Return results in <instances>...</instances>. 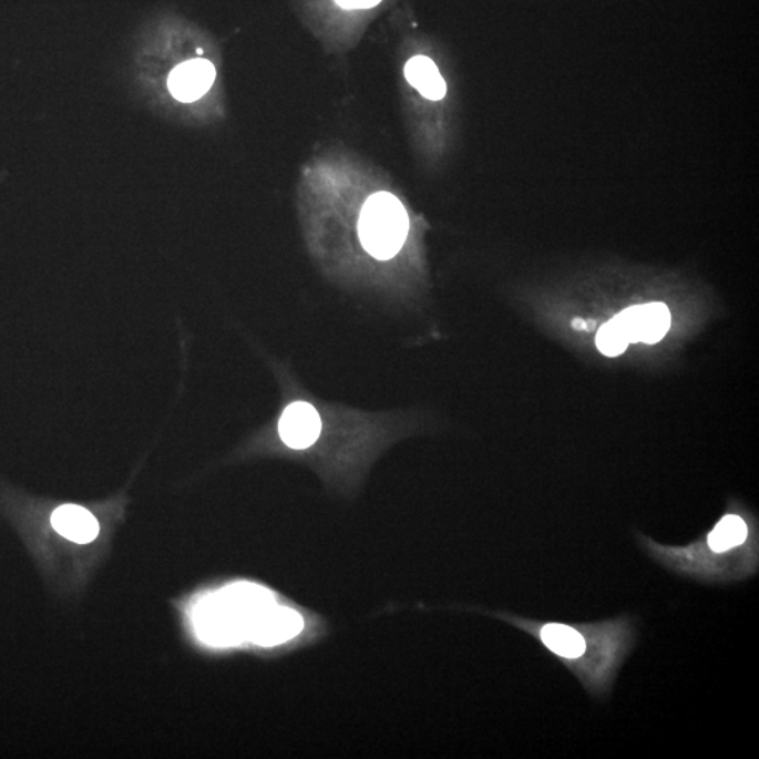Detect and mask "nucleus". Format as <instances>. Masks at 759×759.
Returning a JSON list of instances; mask_svg holds the SVG:
<instances>
[{
	"instance_id": "f257e3e1",
	"label": "nucleus",
	"mask_w": 759,
	"mask_h": 759,
	"mask_svg": "<svg viewBox=\"0 0 759 759\" xmlns=\"http://www.w3.org/2000/svg\"><path fill=\"white\" fill-rule=\"evenodd\" d=\"M271 606L268 589L253 584L228 586L196 607V632L212 646H233L249 637L256 620Z\"/></svg>"
},
{
	"instance_id": "f03ea898",
	"label": "nucleus",
	"mask_w": 759,
	"mask_h": 759,
	"mask_svg": "<svg viewBox=\"0 0 759 759\" xmlns=\"http://www.w3.org/2000/svg\"><path fill=\"white\" fill-rule=\"evenodd\" d=\"M410 214L401 198L390 191H376L360 208L358 235L366 253L390 260L401 253L410 234Z\"/></svg>"
},
{
	"instance_id": "7ed1b4c3",
	"label": "nucleus",
	"mask_w": 759,
	"mask_h": 759,
	"mask_svg": "<svg viewBox=\"0 0 759 759\" xmlns=\"http://www.w3.org/2000/svg\"><path fill=\"white\" fill-rule=\"evenodd\" d=\"M402 76L411 91L420 98L418 104H431L433 112L449 107L450 88L441 64L431 55L412 54L402 65Z\"/></svg>"
},
{
	"instance_id": "20e7f679",
	"label": "nucleus",
	"mask_w": 759,
	"mask_h": 759,
	"mask_svg": "<svg viewBox=\"0 0 759 759\" xmlns=\"http://www.w3.org/2000/svg\"><path fill=\"white\" fill-rule=\"evenodd\" d=\"M629 343H657L671 327V312L666 304L650 302L627 308L615 317Z\"/></svg>"
},
{
	"instance_id": "39448f33",
	"label": "nucleus",
	"mask_w": 759,
	"mask_h": 759,
	"mask_svg": "<svg viewBox=\"0 0 759 759\" xmlns=\"http://www.w3.org/2000/svg\"><path fill=\"white\" fill-rule=\"evenodd\" d=\"M322 422L316 408L308 402H293L279 421L281 441L291 449L312 447L321 433Z\"/></svg>"
},
{
	"instance_id": "423d86ee",
	"label": "nucleus",
	"mask_w": 759,
	"mask_h": 759,
	"mask_svg": "<svg viewBox=\"0 0 759 759\" xmlns=\"http://www.w3.org/2000/svg\"><path fill=\"white\" fill-rule=\"evenodd\" d=\"M216 68L207 60L183 62L170 76V91L177 101L196 102L211 91L216 81Z\"/></svg>"
},
{
	"instance_id": "0eeeda50",
	"label": "nucleus",
	"mask_w": 759,
	"mask_h": 759,
	"mask_svg": "<svg viewBox=\"0 0 759 759\" xmlns=\"http://www.w3.org/2000/svg\"><path fill=\"white\" fill-rule=\"evenodd\" d=\"M301 630L302 617L297 612L271 606L256 620L248 638L259 646L271 647L291 640Z\"/></svg>"
},
{
	"instance_id": "6e6552de",
	"label": "nucleus",
	"mask_w": 759,
	"mask_h": 759,
	"mask_svg": "<svg viewBox=\"0 0 759 759\" xmlns=\"http://www.w3.org/2000/svg\"><path fill=\"white\" fill-rule=\"evenodd\" d=\"M51 525L62 537L73 543L88 544L101 532L96 517L80 505H62L51 515Z\"/></svg>"
},
{
	"instance_id": "1a4fd4ad",
	"label": "nucleus",
	"mask_w": 759,
	"mask_h": 759,
	"mask_svg": "<svg viewBox=\"0 0 759 759\" xmlns=\"http://www.w3.org/2000/svg\"><path fill=\"white\" fill-rule=\"evenodd\" d=\"M541 638L550 652L563 658L574 659L585 653V638L572 626L550 623L542 627Z\"/></svg>"
},
{
	"instance_id": "9d476101",
	"label": "nucleus",
	"mask_w": 759,
	"mask_h": 759,
	"mask_svg": "<svg viewBox=\"0 0 759 759\" xmlns=\"http://www.w3.org/2000/svg\"><path fill=\"white\" fill-rule=\"evenodd\" d=\"M748 529L742 517L727 515L711 531L708 543L716 553L729 552L747 541Z\"/></svg>"
},
{
	"instance_id": "9b49d317",
	"label": "nucleus",
	"mask_w": 759,
	"mask_h": 759,
	"mask_svg": "<svg viewBox=\"0 0 759 759\" xmlns=\"http://www.w3.org/2000/svg\"><path fill=\"white\" fill-rule=\"evenodd\" d=\"M595 343L601 353L609 356V358H616V356L622 355L629 347V339L623 332L620 324L614 318L606 322L605 326H602L598 334H596Z\"/></svg>"
},
{
	"instance_id": "f8f14e48",
	"label": "nucleus",
	"mask_w": 759,
	"mask_h": 759,
	"mask_svg": "<svg viewBox=\"0 0 759 759\" xmlns=\"http://www.w3.org/2000/svg\"><path fill=\"white\" fill-rule=\"evenodd\" d=\"M383 0H335L345 10H368L379 7Z\"/></svg>"
},
{
	"instance_id": "ddd939ff",
	"label": "nucleus",
	"mask_w": 759,
	"mask_h": 759,
	"mask_svg": "<svg viewBox=\"0 0 759 759\" xmlns=\"http://www.w3.org/2000/svg\"><path fill=\"white\" fill-rule=\"evenodd\" d=\"M573 328L578 329V331H584V329H586V321H584V319L581 318L574 319Z\"/></svg>"
}]
</instances>
